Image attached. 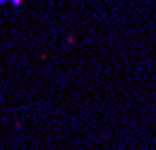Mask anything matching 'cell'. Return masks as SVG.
<instances>
[{
  "instance_id": "6da1fadb",
  "label": "cell",
  "mask_w": 156,
  "mask_h": 150,
  "mask_svg": "<svg viewBox=\"0 0 156 150\" xmlns=\"http://www.w3.org/2000/svg\"><path fill=\"white\" fill-rule=\"evenodd\" d=\"M6 2H12V4H19V2H23V0H0V4H6Z\"/></svg>"
}]
</instances>
